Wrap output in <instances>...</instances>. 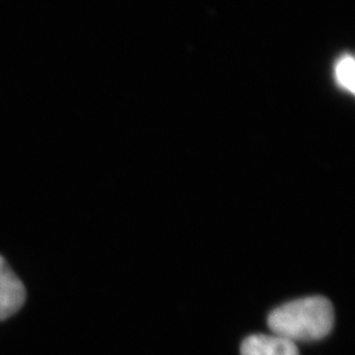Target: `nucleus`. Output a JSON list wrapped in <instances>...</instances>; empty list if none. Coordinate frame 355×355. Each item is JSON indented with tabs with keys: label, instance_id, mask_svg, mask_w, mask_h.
<instances>
[{
	"label": "nucleus",
	"instance_id": "1",
	"mask_svg": "<svg viewBox=\"0 0 355 355\" xmlns=\"http://www.w3.org/2000/svg\"><path fill=\"white\" fill-rule=\"evenodd\" d=\"M267 324L274 335L291 342H315L331 332L335 311L324 297H306L274 309L267 318Z\"/></svg>",
	"mask_w": 355,
	"mask_h": 355
},
{
	"label": "nucleus",
	"instance_id": "2",
	"mask_svg": "<svg viewBox=\"0 0 355 355\" xmlns=\"http://www.w3.org/2000/svg\"><path fill=\"white\" fill-rule=\"evenodd\" d=\"M26 288L0 255V321L17 314L26 302Z\"/></svg>",
	"mask_w": 355,
	"mask_h": 355
},
{
	"label": "nucleus",
	"instance_id": "3",
	"mask_svg": "<svg viewBox=\"0 0 355 355\" xmlns=\"http://www.w3.org/2000/svg\"><path fill=\"white\" fill-rule=\"evenodd\" d=\"M241 355H299L295 343L276 335H253L244 339Z\"/></svg>",
	"mask_w": 355,
	"mask_h": 355
},
{
	"label": "nucleus",
	"instance_id": "4",
	"mask_svg": "<svg viewBox=\"0 0 355 355\" xmlns=\"http://www.w3.org/2000/svg\"><path fill=\"white\" fill-rule=\"evenodd\" d=\"M336 80L349 92H354V60L351 55H343L336 64Z\"/></svg>",
	"mask_w": 355,
	"mask_h": 355
}]
</instances>
